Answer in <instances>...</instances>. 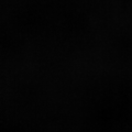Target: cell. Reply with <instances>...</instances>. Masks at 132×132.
I'll return each instance as SVG.
<instances>
[]
</instances>
